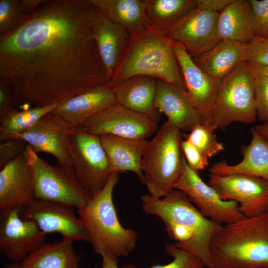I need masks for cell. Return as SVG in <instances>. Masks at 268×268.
<instances>
[{
	"label": "cell",
	"instance_id": "f546056e",
	"mask_svg": "<svg viewBox=\"0 0 268 268\" xmlns=\"http://www.w3.org/2000/svg\"><path fill=\"white\" fill-rule=\"evenodd\" d=\"M59 104L13 109L0 117V141L8 140L17 134L35 125L42 117L52 112Z\"/></svg>",
	"mask_w": 268,
	"mask_h": 268
},
{
	"label": "cell",
	"instance_id": "b9f144b4",
	"mask_svg": "<svg viewBox=\"0 0 268 268\" xmlns=\"http://www.w3.org/2000/svg\"><path fill=\"white\" fill-rule=\"evenodd\" d=\"M249 68L255 76L268 79V65L247 62Z\"/></svg>",
	"mask_w": 268,
	"mask_h": 268
},
{
	"label": "cell",
	"instance_id": "484cf974",
	"mask_svg": "<svg viewBox=\"0 0 268 268\" xmlns=\"http://www.w3.org/2000/svg\"><path fill=\"white\" fill-rule=\"evenodd\" d=\"M103 15L129 35L150 25L144 0H91Z\"/></svg>",
	"mask_w": 268,
	"mask_h": 268
},
{
	"label": "cell",
	"instance_id": "8fae6325",
	"mask_svg": "<svg viewBox=\"0 0 268 268\" xmlns=\"http://www.w3.org/2000/svg\"><path fill=\"white\" fill-rule=\"evenodd\" d=\"M73 208L34 198L20 208L19 214L22 219L34 221L45 234L58 233L62 238L90 243L88 232Z\"/></svg>",
	"mask_w": 268,
	"mask_h": 268
},
{
	"label": "cell",
	"instance_id": "8d00e7d4",
	"mask_svg": "<svg viewBox=\"0 0 268 268\" xmlns=\"http://www.w3.org/2000/svg\"><path fill=\"white\" fill-rule=\"evenodd\" d=\"M28 144L21 139H11L0 143V170L16 159Z\"/></svg>",
	"mask_w": 268,
	"mask_h": 268
},
{
	"label": "cell",
	"instance_id": "4dcf8cb0",
	"mask_svg": "<svg viewBox=\"0 0 268 268\" xmlns=\"http://www.w3.org/2000/svg\"><path fill=\"white\" fill-rule=\"evenodd\" d=\"M215 130L212 126L199 123L184 136L185 140L210 158L224 149L223 144L218 141Z\"/></svg>",
	"mask_w": 268,
	"mask_h": 268
},
{
	"label": "cell",
	"instance_id": "1f68e13d",
	"mask_svg": "<svg viewBox=\"0 0 268 268\" xmlns=\"http://www.w3.org/2000/svg\"><path fill=\"white\" fill-rule=\"evenodd\" d=\"M165 250L173 258L165 265H153L148 268H203V263L195 255L182 249L176 247L173 244L165 245ZM123 268H137L133 264L125 265Z\"/></svg>",
	"mask_w": 268,
	"mask_h": 268
},
{
	"label": "cell",
	"instance_id": "603a6c76",
	"mask_svg": "<svg viewBox=\"0 0 268 268\" xmlns=\"http://www.w3.org/2000/svg\"><path fill=\"white\" fill-rule=\"evenodd\" d=\"M156 90L157 81L144 76L131 77L114 89L118 104L158 122L160 113L155 106Z\"/></svg>",
	"mask_w": 268,
	"mask_h": 268
},
{
	"label": "cell",
	"instance_id": "30bf717a",
	"mask_svg": "<svg viewBox=\"0 0 268 268\" xmlns=\"http://www.w3.org/2000/svg\"><path fill=\"white\" fill-rule=\"evenodd\" d=\"M175 189L183 192L205 217L219 224H230L245 218L234 201L222 200L216 191L205 183L198 172L190 168L185 157Z\"/></svg>",
	"mask_w": 268,
	"mask_h": 268
},
{
	"label": "cell",
	"instance_id": "e575fe53",
	"mask_svg": "<svg viewBox=\"0 0 268 268\" xmlns=\"http://www.w3.org/2000/svg\"><path fill=\"white\" fill-rule=\"evenodd\" d=\"M254 97L257 117L268 124V79L254 75Z\"/></svg>",
	"mask_w": 268,
	"mask_h": 268
},
{
	"label": "cell",
	"instance_id": "7dc6e473",
	"mask_svg": "<svg viewBox=\"0 0 268 268\" xmlns=\"http://www.w3.org/2000/svg\"></svg>",
	"mask_w": 268,
	"mask_h": 268
},
{
	"label": "cell",
	"instance_id": "ba28073f",
	"mask_svg": "<svg viewBox=\"0 0 268 268\" xmlns=\"http://www.w3.org/2000/svg\"><path fill=\"white\" fill-rule=\"evenodd\" d=\"M68 146L77 180L90 197L95 195L112 174L100 136L72 127Z\"/></svg>",
	"mask_w": 268,
	"mask_h": 268
},
{
	"label": "cell",
	"instance_id": "f1b7e54d",
	"mask_svg": "<svg viewBox=\"0 0 268 268\" xmlns=\"http://www.w3.org/2000/svg\"><path fill=\"white\" fill-rule=\"evenodd\" d=\"M150 25L168 31L196 7L194 0H144Z\"/></svg>",
	"mask_w": 268,
	"mask_h": 268
},
{
	"label": "cell",
	"instance_id": "ab89813d",
	"mask_svg": "<svg viewBox=\"0 0 268 268\" xmlns=\"http://www.w3.org/2000/svg\"><path fill=\"white\" fill-rule=\"evenodd\" d=\"M196 7L220 13L234 0H194Z\"/></svg>",
	"mask_w": 268,
	"mask_h": 268
},
{
	"label": "cell",
	"instance_id": "60d3db41",
	"mask_svg": "<svg viewBox=\"0 0 268 268\" xmlns=\"http://www.w3.org/2000/svg\"><path fill=\"white\" fill-rule=\"evenodd\" d=\"M45 0H18L17 8L25 18L34 12Z\"/></svg>",
	"mask_w": 268,
	"mask_h": 268
},
{
	"label": "cell",
	"instance_id": "e0dca14e",
	"mask_svg": "<svg viewBox=\"0 0 268 268\" xmlns=\"http://www.w3.org/2000/svg\"><path fill=\"white\" fill-rule=\"evenodd\" d=\"M172 47L187 94L200 114L201 123L215 128L212 113L217 84L197 66L181 44L173 40Z\"/></svg>",
	"mask_w": 268,
	"mask_h": 268
},
{
	"label": "cell",
	"instance_id": "7c38bea8",
	"mask_svg": "<svg viewBox=\"0 0 268 268\" xmlns=\"http://www.w3.org/2000/svg\"><path fill=\"white\" fill-rule=\"evenodd\" d=\"M208 184L224 201H234L246 218L268 212V181L256 176L210 174Z\"/></svg>",
	"mask_w": 268,
	"mask_h": 268
},
{
	"label": "cell",
	"instance_id": "3957f363",
	"mask_svg": "<svg viewBox=\"0 0 268 268\" xmlns=\"http://www.w3.org/2000/svg\"><path fill=\"white\" fill-rule=\"evenodd\" d=\"M172 42L168 31L152 25L130 35L108 84L114 90L131 77L144 76L186 91Z\"/></svg>",
	"mask_w": 268,
	"mask_h": 268
},
{
	"label": "cell",
	"instance_id": "d590c367",
	"mask_svg": "<svg viewBox=\"0 0 268 268\" xmlns=\"http://www.w3.org/2000/svg\"><path fill=\"white\" fill-rule=\"evenodd\" d=\"M245 62L268 65V37H254L245 44Z\"/></svg>",
	"mask_w": 268,
	"mask_h": 268
},
{
	"label": "cell",
	"instance_id": "83f0119b",
	"mask_svg": "<svg viewBox=\"0 0 268 268\" xmlns=\"http://www.w3.org/2000/svg\"><path fill=\"white\" fill-rule=\"evenodd\" d=\"M73 241L61 240L44 243L30 253L20 263L22 268H74L79 256L73 247Z\"/></svg>",
	"mask_w": 268,
	"mask_h": 268
},
{
	"label": "cell",
	"instance_id": "d4e9b609",
	"mask_svg": "<svg viewBox=\"0 0 268 268\" xmlns=\"http://www.w3.org/2000/svg\"><path fill=\"white\" fill-rule=\"evenodd\" d=\"M128 33L101 14L96 20L92 37L105 67L108 83L129 37Z\"/></svg>",
	"mask_w": 268,
	"mask_h": 268
},
{
	"label": "cell",
	"instance_id": "9c48e42d",
	"mask_svg": "<svg viewBox=\"0 0 268 268\" xmlns=\"http://www.w3.org/2000/svg\"><path fill=\"white\" fill-rule=\"evenodd\" d=\"M34 176V198L63 203L76 209L84 205L90 196L76 177L58 164L52 165L40 158L30 147Z\"/></svg>",
	"mask_w": 268,
	"mask_h": 268
},
{
	"label": "cell",
	"instance_id": "7402d4cb",
	"mask_svg": "<svg viewBox=\"0 0 268 268\" xmlns=\"http://www.w3.org/2000/svg\"><path fill=\"white\" fill-rule=\"evenodd\" d=\"M252 138L247 145L241 148L242 160L237 164H229L226 161L217 162L209 169L210 174L226 175L243 174L268 181V142L251 128Z\"/></svg>",
	"mask_w": 268,
	"mask_h": 268
},
{
	"label": "cell",
	"instance_id": "6da1fadb",
	"mask_svg": "<svg viewBox=\"0 0 268 268\" xmlns=\"http://www.w3.org/2000/svg\"><path fill=\"white\" fill-rule=\"evenodd\" d=\"M101 14L91 0H45L0 36V80L17 108L60 104L108 83L92 37Z\"/></svg>",
	"mask_w": 268,
	"mask_h": 268
},
{
	"label": "cell",
	"instance_id": "f6af8a7d",
	"mask_svg": "<svg viewBox=\"0 0 268 268\" xmlns=\"http://www.w3.org/2000/svg\"><path fill=\"white\" fill-rule=\"evenodd\" d=\"M2 268H22L20 263L10 262L5 264Z\"/></svg>",
	"mask_w": 268,
	"mask_h": 268
},
{
	"label": "cell",
	"instance_id": "cb8c5ba5",
	"mask_svg": "<svg viewBox=\"0 0 268 268\" xmlns=\"http://www.w3.org/2000/svg\"><path fill=\"white\" fill-rule=\"evenodd\" d=\"M245 44L222 40L208 51L191 56L197 66L218 84L241 62Z\"/></svg>",
	"mask_w": 268,
	"mask_h": 268
},
{
	"label": "cell",
	"instance_id": "d6a6232c",
	"mask_svg": "<svg viewBox=\"0 0 268 268\" xmlns=\"http://www.w3.org/2000/svg\"><path fill=\"white\" fill-rule=\"evenodd\" d=\"M18 0H0V36L11 31L24 19L17 8Z\"/></svg>",
	"mask_w": 268,
	"mask_h": 268
},
{
	"label": "cell",
	"instance_id": "ee69618b",
	"mask_svg": "<svg viewBox=\"0 0 268 268\" xmlns=\"http://www.w3.org/2000/svg\"><path fill=\"white\" fill-rule=\"evenodd\" d=\"M255 129L268 142V124H258L255 126Z\"/></svg>",
	"mask_w": 268,
	"mask_h": 268
},
{
	"label": "cell",
	"instance_id": "d6986e66",
	"mask_svg": "<svg viewBox=\"0 0 268 268\" xmlns=\"http://www.w3.org/2000/svg\"><path fill=\"white\" fill-rule=\"evenodd\" d=\"M118 104L108 83L93 87L59 104L52 112L71 127H78L90 117Z\"/></svg>",
	"mask_w": 268,
	"mask_h": 268
},
{
	"label": "cell",
	"instance_id": "9a60e30c",
	"mask_svg": "<svg viewBox=\"0 0 268 268\" xmlns=\"http://www.w3.org/2000/svg\"><path fill=\"white\" fill-rule=\"evenodd\" d=\"M19 209L0 210V251L13 263H20L46 238L34 221L20 217Z\"/></svg>",
	"mask_w": 268,
	"mask_h": 268
},
{
	"label": "cell",
	"instance_id": "4fadbf2b",
	"mask_svg": "<svg viewBox=\"0 0 268 268\" xmlns=\"http://www.w3.org/2000/svg\"><path fill=\"white\" fill-rule=\"evenodd\" d=\"M78 127L97 136L113 134L146 139L157 131V122L148 116L117 104L90 117Z\"/></svg>",
	"mask_w": 268,
	"mask_h": 268
},
{
	"label": "cell",
	"instance_id": "7bdbcfd3",
	"mask_svg": "<svg viewBox=\"0 0 268 268\" xmlns=\"http://www.w3.org/2000/svg\"><path fill=\"white\" fill-rule=\"evenodd\" d=\"M101 257L102 258L101 268H119V258L109 254H105Z\"/></svg>",
	"mask_w": 268,
	"mask_h": 268
},
{
	"label": "cell",
	"instance_id": "74e56055",
	"mask_svg": "<svg viewBox=\"0 0 268 268\" xmlns=\"http://www.w3.org/2000/svg\"><path fill=\"white\" fill-rule=\"evenodd\" d=\"M181 146L188 166L196 170H204L209 164V158L187 140H182Z\"/></svg>",
	"mask_w": 268,
	"mask_h": 268
},
{
	"label": "cell",
	"instance_id": "8992f818",
	"mask_svg": "<svg viewBox=\"0 0 268 268\" xmlns=\"http://www.w3.org/2000/svg\"><path fill=\"white\" fill-rule=\"evenodd\" d=\"M182 136L181 131L167 120L148 141L142 168L144 183L153 197H163L175 189L183 167Z\"/></svg>",
	"mask_w": 268,
	"mask_h": 268
},
{
	"label": "cell",
	"instance_id": "7a4b0ae2",
	"mask_svg": "<svg viewBox=\"0 0 268 268\" xmlns=\"http://www.w3.org/2000/svg\"><path fill=\"white\" fill-rule=\"evenodd\" d=\"M140 199L143 211L162 221L175 246L195 255L206 268H214L210 245L222 225L204 216L178 189L161 198L146 194Z\"/></svg>",
	"mask_w": 268,
	"mask_h": 268
},
{
	"label": "cell",
	"instance_id": "2e32d148",
	"mask_svg": "<svg viewBox=\"0 0 268 268\" xmlns=\"http://www.w3.org/2000/svg\"><path fill=\"white\" fill-rule=\"evenodd\" d=\"M219 13L196 7L173 25L168 34L191 56L201 54L221 41L217 29Z\"/></svg>",
	"mask_w": 268,
	"mask_h": 268
},
{
	"label": "cell",
	"instance_id": "4316f807",
	"mask_svg": "<svg viewBox=\"0 0 268 268\" xmlns=\"http://www.w3.org/2000/svg\"><path fill=\"white\" fill-rule=\"evenodd\" d=\"M218 33L221 40L248 43L254 37L253 15L247 0H234L219 13Z\"/></svg>",
	"mask_w": 268,
	"mask_h": 268
},
{
	"label": "cell",
	"instance_id": "f35d334b",
	"mask_svg": "<svg viewBox=\"0 0 268 268\" xmlns=\"http://www.w3.org/2000/svg\"><path fill=\"white\" fill-rule=\"evenodd\" d=\"M17 109L13 91L7 82L0 80V117Z\"/></svg>",
	"mask_w": 268,
	"mask_h": 268
},
{
	"label": "cell",
	"instance_id": "44dd1931",
	"mask_svg": "<svg viewBox=\"0 0 268 268\" xmlns=\"http://www.w3.org/2000/svg\"><path fill=\"white\" fill-rule=\"evenodd\" d=\"M100 138L112 173L131 171L135 173L144 183L142 160L148 141L113 134H104L100 136Z\"/></svg>",
	"mask_w": 268,
	"mask_h": 268
},
{
	"label": "cell",
	"instance_id": "5b68a950",
	"mask_svg": "<svg viewBox=\"0 0 268 268\" xmlns=\"http://www.w3.org/2000/svg\"><path fill=\"white\" fill-rule=\"evenodd\" d=\"M118 181V173H112L103 188L77 212L95 252L101 256L109 254L119 258L133 251L138 237L135 231L123 227L117 216L113 192Z\"/></svg>",
	"mask_w": 268,
	"mask_h": 268
},
{
	"label": "cell",
	"instance_id": "277c9868",
	"mask_svg": "<svg viewBox=\"0 0 268 268\" xmlns=\"http://www.w3.org/2000/svg\"><path fill=\"white\" fill-rule=\"evenodd\" d=\"M210 252L214 268H268V212L225 224Z\"/></svg>",
	"mask_w": 268,
	"mask_h": 268
},
{
	"label": "cell",
	"instance_id": "52a82bcc",
	"mask_svg": "<svg viewBox=\"0 0 268 268\" xmlns=\"http://www.w3.org/2000/svg\"><path fill=\"white\" fill-rule=\"evenodd\" d=\"M256 118L254 75L247 62H242L217 85L213 124L223 131L233 123L251 124Z\"/></svg>",
	"mask_w": 268,
	"mask_h": 268
},
{
	"label": "cell",
	"instance_id": "836d02e7",
	"mask_svg": "<svg viewBox=\"0 0 268 268\" xmlns=\"http://www.w3.org/2000/svg\"><path fill=\"white\" fill-rule=\"evenodd\" d=\"M251 6L254 37H268V0H249Z\"/></svg>",
	"mask_w": 268,
	"mask_h": 268
},
{
	"label": "cell",
	"instance_id": "ffe728a7",
	"mask_svg": "<svg viewBox=\"0 0 268 268\" xmlns=\"http://www.w3.org/2000/svg\"><path fill=\"white\" fill-rule=\"evenodd\" d=\"M155 106L181 131L190 132L201 123V118L186 91L165 81L157 80Z\"/></svg>",
	"mask_w": 268,
	"mask_h": 268
},
{
	"label": "cell",
	"instance_id": "bcb514c9",
	"mask_svg": "<svg viewBox=\"0 0 268 268\" xmlns=\"http://www.w3.org/2000/svg\"><path fill=\"white\" fill-rule=\"evenodd\" d=\"M74 268H78V265L76 266Z\"/></svg>",
	"mask_w": 268,
	"mask_h": 268
},
{
	"label": "cell",
	"instance_id": "5bb4252c",
	"mask_svg": "<svg viewBox=\"0 0 268 268\" xmlns=\"http://www.w3.org/2000/svg\"><path fill=\"white\" fill-rule=\"evenodd\" d=\"M71 127L59 116L51 112L30 128L12 135L9 139L23 140L35 153L51 154L59 165L75 176L68 146V135Z\"/></svg>",
	"mask_w": 268,
	"mask_h": 268
},
{
	"label": "cell",
	"instance_id": "ac0fdd59",
	"mask_svg": "<svg viewBox=\"0 0 268 268\" xmlns=\"http://www.w3.org/2000/svg\"><path fill=\"white\" fill-rule=\"evenodd\" d=\"M30 146L0 170V210L20 208L34 199Z\"/></svg>",
	"mask_w": 268,
	"mask_h": 268
}]
</instances>
